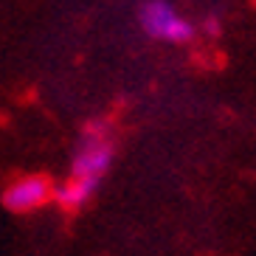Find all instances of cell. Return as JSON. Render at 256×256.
<instances>
[{
    "label": "cell",
    "mask_w": 256,
    "mask_h": 256,
    "mask_svg": "<svg viewBox=\"0 0 256 256\" xmlns=\"http://www.w3.org/2000/svg\"><path fill=\"white\" fill-rule=\"evenodd\" d=\"M138 23H141L144 34L152 40H166V42H178V46L194 40V26L180 12H174V6L166 0H146L138 8Z\"/></svg>",
    "instance_id": "obj_2"
},
{
    "label": "cell",
    "mask_w": 256,
    "mask_h": 256,
    "mask_svg": "<svg viewBox=\"0 0 256 256\" xmlns=\"http://www.w3.org/2000/svg\"><path fill=\"white\" fill-rule=\"evenodd\" d=\"M206 31H208V34H217V31H220L217 17H208V20H206Z\"/></svg>",
    "instance_id": "obj_5"
},
{
    "label": "cell",
    "mask_w": 256,
    "mask_h": 256,
    "mask_svg": "<svg viewBox=\"0 0 256 256\" xmlns=\"http://www.w3.org/2000/svg\"><path fill=\"white\" fill-rule=\"evenodd\" d=\"M113 164V141H110V121L90 118L82 130V144L74 155L70 174L76 178H98Z\"/></svg>",
    "instance_id": "obj_1"
},
{
    "label": "cell",
    "mask_w": 256,
    "mask_h": 256,
    "mask_svg": "<svg viewBox=\"0 0 256 256\" xmlns=\"http://www.w3.org/2000/svg\"><path fill=\"white\" fill-rule=\"evenodd\" d=\"M51 194H54V183L48 174H26V178H17L6 186L3 206L12 214H31V211L51 203Z\"/></svg>",
    "instance_id": "obj_3"
},
{
    "label": "cell",
    "mask_w": 256,
    "mask_h": 256,
    "mask_svg": "<svg viewBox=\"0 0 256 256\" xmlns=\"http://www.w3.org/2000/svg\"><path fill=\"white\" fill-rule=\"evenodd\" d=\"M98 183H102L98 178H76V174H70L62 186H54L51 200L60 206L62 211H70V214H74V211H82L84 206H88V200L96 194Z\"/></svg>",
    "instance_id": "obj_4"
}]
</instances>
